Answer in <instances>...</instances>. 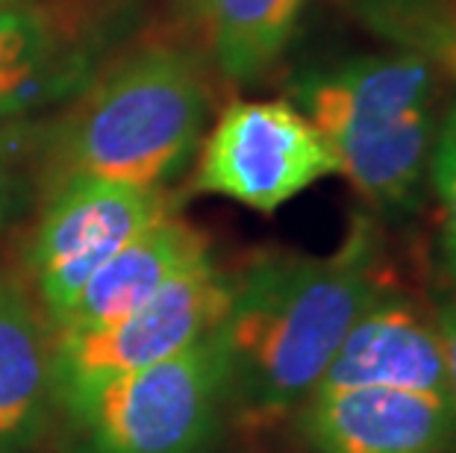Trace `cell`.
I'll list each match as a JSON object with an SVG mask.
<instances>
[{
  "label": "cell",
  "instance_id": "6da1fadb",
  "mask_svg": "<svg viewBox=\"0 0 456 453\" xmlns=\"http://www.w3.org/2000/svg\"><path fill=\"white\" fill-rule=\"evenodd\" d=\"M392 286L380 224L354 215L333 254L259 250L230 277L212 330L224 362L227 418L265 430L295 418L354 321Z\"/></svg>",
  "mask_w": 456,
  "mask_h": 453
},
{
  "label": "cell",
  "instance_id": "7a4b0ae2",
  "mask_svg": "<svg viewBox=\"0 0 456 453\" xmlns=\"http://www.w3.org/2000/svg\"><path fill=\"white\" fill-rule=\"evenodd\" d=\"M207 115L198 56L174 44L139 47L94 74L42 136L47 186L92 177L165 189L198 150Z\"/></svg>",
  "mask_w": 456,
  "mask_h": 453
},
{
  "label": "cell",
  "instance_id": "3957f363",
  "mask_svg": "<svg viewBox=\"0 0 456 453\" xmlns=\"http://www.w3.org/2000/svg\"><path fill=\"white\" fill-rule=\"evenodd\" d=\"M289 92L368 206L389 215L419 206L444 115L442 71L424 53L401 47L309 69Z\"/></svg>",
  "mask_w": 456,
  "mask_h": 453
},
{
  "label": "cell",
  "instance_id": "277c9868",
  "mask_svg": "<svg viewBox=\"0 0 456 453\" xmlns=\"http://www.w3.org/2000/svg\"><path fill=\"white\" fill-rule=\"evenodd\" d=\"M68 421L74 453H216L230 418L212 333L112 383Z\"/></svg>",
  "mask_w": 456,
  "mask_h": 453
},
{
  "label": "cell",
  "instance_id": "5b68a950",
  "mask_svg": "<svg viewBox=\"0 0 456 453\" xmlns=\"http://www.w3.org/2000/svg\"><path fill=\"white\" fill-rule=\"evenodd\" d=\"M227 301L230 277L207 256L118 321L51 333L53 409L74 418L112 383L195 344L218 327Z\"/></svg>",
  "mask_w": 456,
  "mask_h": 453
},
{
  "label": "cell",
  "instance_id": "8992f818",
  "mask_svg": "<svg viewBox=\"0 0 456 453\" xmlns=\"http://www.w3.org/2000/svg\"><path fill=\"white\" fill-rule=\"evenodd\" d=\"M171 212L165 189L92 177L51 182L27 242V277L45 324L53 330L89 279Z\"/></svg>",
  "mask_w": 456,
  "mask_h": 453
},
{
  "label": "cell",
  "instance_id": "52a82bcc",
  "mask_svg": "<svg viewBox=\"0 0 456 453\" xmlns=\"http://www.w3.org/2000/svg\"><path fill=\"white\" fill-rule=\"evenodd\" d=\"M333 174V150L292 101H236L200 142L191 182L271 215Z\"/></svg>",
  "mask_w": 456,
  "mask_h": 453
},
{
  "label": "cell",
  "instance_id": "ba28073f",
  "mask_svg": "<svg viewBox=\"0 0 456 453\" xmlns=\"http://www.w3.org/2000/svg\"><path fill=\"white\" fill-rule=\"evenodd\" d=\"M295 427L313 453H453L451 377L318 385L295 412Z\"/></svg>",
  "mask_w": 456,
  "mask_h": 453
},
{
  "label": "cell",
  "instance_id": "9c48e42d",
  "mask_svg": "<svg viewBox=\"0 0 456 453\" xmlns=\"http://www.w3.org/2000/svg\"><path fill=\"white\" fill-rule=\"evenodd\" d=\"M94 53L47 9L0 4V124L74 101L92 83Z\"/></svg>",
  "mask_w": 456,
  "mask_h": 453
},
{
  "label": "cell",
  "instance_id": "30bf717a",
  "mask_svg": "<svg viewBox=\"0 0 456 453\" xmlns=\"http://www.w3.org/2000/svg\"><path fill=\"white\" fill-rule=\"evenodd\" d=\"M209 256L207 236L171 212L148 233H142L121 254H115L98 274L89 279L80 297L71 303L53 333L92 330L144 306L162 286L180 271Z\"/></svg>",
  "mask_w": 456,
  "mask_h": 453
},
{
  "label": "cell",
  "instance_id": "8fae6325",
  "mask_svg": "<svg viewBox=\"0 0 456 453\" xmlns=\"http://www.w3.org/2000/svg\"><path fill=\"white\" fill-rule=\"evenodd\" d=\"M51 409V333L42 312L0 279V453L30 450Z\"/></svg>",
  "mask_w": 456,
  "mask_h": 453
},
{
  "label": "cell",
  "instance_id": "7c38bea8",
  "mask_svg": "<svg viewBox=\"0 0 456 453\" xmlns=\"http://www.w3.org/2000/svg\"><path fill=\"white\" fill-rule=\"evenodd\" d=\"M313 0H191L218 74L254 83L292 42Z\"/></svg>",
  "mask_w": 456,
  "mask_h": 453
},
{
  "label": "cell",
  "instance_id": "4fadbf2b",
  "mask_svg": "<svg viewBox=\"0 0 456 453\" xmlns=\"http://www.w3.org/2000/svg\"><path fill=\"white\" fill-rule=\"evenodd\" d=\"M371 21L456 80V15L427 0H374Z\"/></svg>",
  "mask_w": 456,
  "mask_h": 453
},
{
  "label": "cell",
  "instance_id": "5bb4252c",
  "mask_svg": "<svg viewBox=\"0 0 456 453\" xmlns=\"http://www.w3.org/2000/svg\"><path fill=\"white\" fill-rule=\"evenodd\" d=\"M427 182H430L436 204H439L442 265L448 271L451 288H456V101L442 115Z\"/></svg>",
  "mask_w": 456,
  "mask_h": 453
},
{
  "label": "cell",
  "instance_id": "9a60e30c",
  "mask_svg": "<svg viewBox=\"0 0 456 453\" xmlns=\"http://www.w3.org/2000/svg\"><path fill=\"white\" fill-rule=\"evenodd\" d=\"M12 142H15V124H0V224H6L15 215L24 195Z\"/></svg>",
  "mask_w": 456,
  "mask_h": 453
},
{
  "label": "cell",
  "instance_id": "2e32d148",
  "mask_svg": "<svg viewBox=\"0 0 456 453\" xmlns=\"http://www.w3.org/2000/svg\"><path fill=\"white\" fill-rule=\"evenodd\" d=\"M436 327L442 336V348H444V365H448V377H451V392L456 400V288H448L433 306Z\"/></svg>",
  "mask_w": 456,
  "mask_h": 453
},
{
  "label": "cell",
  "instance_id": "e0dca14e",
  "mask_svg": "<svg viewBox=\"0 0 456 453\" xmlns=\"http://www.w3.org/2000/svg\"><path fill=\"white\" fill-rule=\"evenodd\" d=\"M0 4H18V0H0Z\"/></svg>",
  "mask_w": 456,
  "mask_h": 453
}]
</instances>
